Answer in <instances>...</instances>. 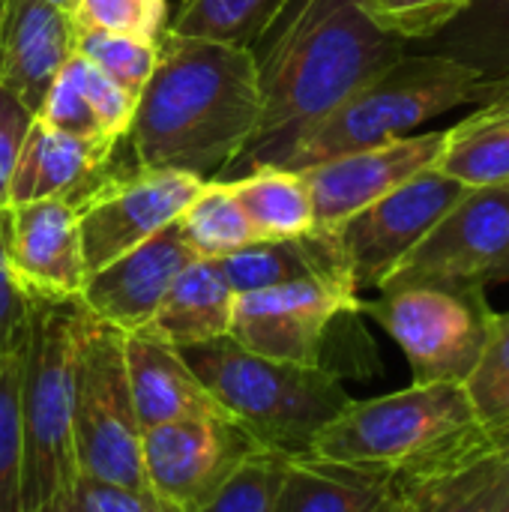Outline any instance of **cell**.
<instances>
[{"mask_svg":"<svg viewBox=\"0 0 509 512\" xmlns=\"http://www.w3.org/2000/svg\"><path fill=\"white\" fill-rule=\"evenodd\" d=\"M258 120V66L249 48L165 30L126 138L138 168L210 183L252 144Z\"/></svg>","mask_w":509,"mask_h":512,"instance_id":"obj_1","label":"cell"},{"mask_svg":"<svg viewBox=\"0 0 509 512\" xmlns=\"http://www.w3.org/2000/svg\"><path fill=\"white\" fill-rule=\"evenodd\" d=\"M252 54L261 120L249 147L291 138L330 114L402 57L405 42L372 21L363 0H288Z\"/></svg>","mask_w":509,"mask_h":512,"instance_id":"obj_2","label":"cell"},{"mask_svg":"<svg viewBox=\"0 0 509 512\" xmlns=\"http://www.w3.org/2000/svg\"><path fill=\"white\" fill-rule=\"evenodd\" d=\"M480 102H486V87L477 69L447 54L405 51L330 114L291 138H267L249 147L228 171L285 168L300 174L327 159L405 138L432 117Z\"/></svg>","mask_w":509,"mask_h":512,"instance_id":"obj_3","label":"cell"},{"mask_svg":"<svg viewBox=\"0 0 509 512\" xmlns=\"http://www.w3.org/2000/svg\"><path fill=\"white\" fill-rule=\"evenodd\" d=\"M509 450L477 420L465 384H414L375 399H351L306 453L384 468L399 477L453 474Z\"/></svg>","mask_w":509,"mask_h":512,"instance_id":"obj_4","label":"cell"},{"mask_svg":"<svg viewBox=\"0 0 509 512\" xmlns=\"http://www.w3.org/2000/svg\"><path fill=\"white\" fill-rule=\"evenodd\" d=\"M180 354L234 423L279 453H306L351 402L333 369L267 360L228 336L180 348Z\"/></svg>","mask_w":509,"mask_h":512,"instance_id":"obj_5","label":"cell"},{"mask_svg":"<svg viewBox=\"0 0 509 512\" xmlns=\"http://www.w3.org/2000/svg\"><path fill=\"white\" fill-rule=\"evenodd\" d=\"M87 318L81 300H33L21 342V426L24 474L21 512L36 510L57 492L75 486L72 447L75 348Z\"/></svg>","mask_w":509,"mask_h":512,"instance_id":"obj_6","label":"cell"},{"mask_svg":"<svg viewBox=\"0 0 509 512\" xmlns=\"http://www.w3.org/2000/svg\"><path fill=\"white\" fill-rule=\"evenodd\" d=\"M141 435L123 333L87 312L75 348L72 447L78 474L150 492L141 468Z\"/></svg>","mask_w":509,"mask_h":512,"instance_id":"obj_7","label":"cell"},{"mask_svg":"<svg viewBox=\"0 0 509 512\" xmlns=\"http://www.w3.org/2000/svg\"><path fill=\"white\" fill-rule=\"evenodd\" d=\"M509 279V180L474 186L396 264L378 291H486Z\"/></svg>","mask_w":509,"mask_h":512,"instance_id":"obj_8","label":"cell"},{"mask_svg":"<svg viewBox=\"0 0 509 512\" xmlns=\"http://www.w3.org/2000/svg\"><path fill=\"white\" fill-rule=\"evenodd\" d=\"M405 351L414 384H465L477 369L495 309L486 291L396 288L360 303Z\"/></svg>","mask_w":509,"mask_h":512,"instance_id":"obj_9","label":"cell"},{"mask_svg":"<svg viewBox=\"0 0 509 512\" xmlns=\"http://www.w3.org/2000/svg\"><path fill=\"white\" fill-rule=\"evenodd\" d=\"M360 303L354 285L327 279L246 291L234 300L228 339L267 360L324 366V345L333 324L360 315Z\"/></svg>","mask_w":509,"mask_h":512,"instance_id":"obj_10","label":"cell"},{"mask_svg":"<svg viewBox=\"0 0 509 512\" xmlns=\"http://www.w3.org/2000/svg\"><path fill=\"white\" fill-rule=\"evenodd\" d=\"M201 186L204 180L180 171L117 165L111 177L78 207V234L87 273L102 270L114 258L177 222Z\"/></svg>","mask_w":509,"mask_h":512,"instance_id":"obj_11","label":"cell"},{"mask_svg":"<svg viewBox=\"0 0 509 512\" xmlns=\"http://www.w3.org/2000/svg\"><path fill=\"white\" fill-rule=\"evenodd\" d=\"M465 189L468 186L432 165L333 228L354 288L360 294L378 288Z\"/></svg>","mask_w":509,"mask_h":512,"instance_id":"obj_12","label":"cell"},{"mask_svg":"<svg viewBox=\"0 0 509 512\" xmlns=\"http://www.w3.org/2000/svg\"><path fill=\"white\" fill-rule=\"evenodd\" d=\"M258 450L264 444L234 420L162 423L141 435L144 483L162 504L195 512Z\"/></svg>","mask_w":509,"mask_h":512,"instance_id":"obj_13","label":"cell"},{"mask_svg":"<svg viewBox=\"0 0 509 512\" xmlns=\"http://www.w3.org/2000/svg\"><path fill=\"white\" fill-rule=\"evenodd\" d=\"M441 150H444V129L405 135L300 171L312 195L315 228L318 231L339 228L363 207L390 195L420 171L438 165Z\"/></svg>","mask_w":509,"mask_h":512,"instance_id":"obj_14","label":"cell"},{"mask_svg":"<svg viewBox=\"0 0 509 512\" xmlns=\"http://www.w3.org/2000/svg\"><path fill=\"white\" fill-rule=\"evenodd\" d=\"M192 261H198L195 249L186 243L180 222H171L102 270L87 273L78 300L99 324L120 333L144 330L174 279Z\"/></svg>","mask_w":509,"mask_h":512,"instance_id":"obj_15","label":"cell"},{"mask_svg":"<svg viewBox=\"0 0 509 512\" xmlns=\"http://www.w3.org/2000/svg\"><path fill=\"white\" fill-rule=\"evenodd\" d=\"M9 261L33 300H78L87 279L78 207L63 198L9 204Z\"/></svg>","mask_w":509,"mask_h":512,"instance_id":"obj_16","label":"cell"},{"mask_svg":"<svg viewBox=\"0 0 509 512\" xmlns=\"http://www.w3.org/2000/svg\"><path fill=\"white\" fill-rule=\"evenodd\" d=\"M75 54L72 15L48 0H0V84L33 114Z\"/></svg>","mask_w":509,"mask_h":512,"instance_id":"obj_17","label":"cell"},{"mask_svg":"<svg viewBox=\"0 0 509 512\" xmlns=\"http://www.w3.org/2000/svg\"><path fill=\"white\" fill-rule=\"evenodd\" d=\"M114 153V141L72 138L36 117L9 180V204L63 198L81 207L117 168Z\"/></svg>","mask_w":509,"mask_h":512,"instance_id":"obj_18","label":"cell"},{"mask_svg":"<svg viewBox=\"0 0 509 512\" xmlns=\"http://www.w3.org/2000/svg\"><path fill=\"white\" fill-rule=\"evenodd\" d=\"M123 348L141 429L174 420H234L192 372L180 348L147 330L123 333Z\"/></svg>","mask_w":509,"mask_h":512,"instance_id":"obj_19","label":"cell"},{"mask_svg":"<svg viewBox=\"0 0 509 512\" xmlns=\"http://www.w3.org/2000/svg\"><path fill=\"white\" fill-rule=\"evenodd\" d=\"M396 483L399 474L384 468L291 453L273 512H375Z\"/></svg>","mask_w":509,"mask_h":512,"instance_id":"obj_20","label":"cell"},{"mask_svg":"<svg viewBox=\"0 0 509 512\" xmlns=\"http://www.w3.org/2000/svg\"><path fill=\"white\" fill-rule=\"evenodd\" d=\"M219 267L231 282L234 294L276 288L288 282H306V279L354 285L333 231H318V228L300 237L258 240L234 255L219 258Z\"/></svg>","mask_w":509,"mask_h":512,"instance_id":"obj_21","label":"cell"},{"mask_svg":"<svg viewBox=\"0 0 509 512\" xmlns=\"http://www.w3.org/2000/svg\"><path fill=\"white\" fill-rule=\"evenodd\" d=\"M234 300L237 294L219 261L198 258L174 279L144 330L174 348L204 345L228 336Z\"/></svg>","mask_w":509,"mask_h":512,"instance_id":"obj_22","label":"cell"},{"mask_svg":"<svg viewBox=\"0 0 509 512\" xmlns=\"http://www.w3.org/2000/svg\"><path fill=\"white\" fill-rule=\"evenodd\" d=\"M438 168L462 186L509 180V93L480 102L465 120L444 129Z\"/></svg>","mask_w":509,"mask_h":512,"instance_id":"obj_23","label":"cell"},{"mask_svg":"<svg viewBox=\"0 0 509 512\" xmlns=\"http://www.w3.org/2000/svg\"><path fill=\"white\" fill-rule=\"evenodd\" d=\"M429 42L435 54L480 72L486 102L509 93V0H474Z\"/></svg>","mask_w":509,"mask_h":512,"instance_id":"obj_24","label":"cell"},{"mask_svg":"<svg viewBox=\"0 0 509 512\" xmlns=\"http://www.w3.org/2000/svg\"><path fill=\"white\" fill-rule=\"evenodd\" d=\"M225 183L261 240L300 237L315 228L312 195L303 174L285 168H255Z\"/></svg>","mask_w":509,"mask_h":512,"instance_id":"obj_25","label":"cell"},{"mask_svg":"<svg viewBox=\"0 0 509 512\" xmlns=\"http://www.w3.org/2000/svg\"><path fill=\"white\" fill-rule=\"evenodd\" d=\"M288 0H180L168 21V33L255 48L273 27Z\"/></svg>","mask_w":509,"mask_h":512,"instance_id":"obj_26","label":"cell"},{"mask_svg":"<svg viewBox=\"0 0 509 512\" xmlns=\"http://www.w3.org/2000/svg\"><path fill=\"white\" fill-rule=\"evenodd\" d=\"M177 222L198 258L219 261L261 240L225 180L204 183Z\"/></svg>","mask_w":509,"mask_h":512,"instance_id":"obj_27","label":"cell"},{"mask_svg":"<svg viewBox=\"0 0 509 512\" xmlns=\"http://www.w3.org/2000/svg\"><path fill=\"white\" fill-rule=\"evenodd\" d=\"M483 429L509 447V312H495L483 357L465 381Z\"/></svg>","mask_w":509,"mask_h":512,"instance_id":"obj_28","label":"cell"},{"mask_svg":"<svg viewBox=\"0 0 509 512\" xmlns=\"http://www.w3.org/2000/svg\"><path fill=\"white\" fill-rule=\"evenodd\" d=\"M21 348L0 357V512H21Z\"/></svg>","mask_w":509,"mask_h":512,"instance_id":"obj_29","label":"cell"},{"mask_svg":"<svg viewBox=\"0 0 509 512\" xmlns=\"http://www.w3.org/2000/svg\"><path fill=\"white\" fill-rule=\"evenodd\" d=\"M75 54H81L90 66L105 72L135 99L153 75L159 42H141L120 33L105 30H75Z\"/></svg>","mask_w":509,"mask_h":512,"instance_id":"obj_30","label":"cell"},{"mask_svg":"<svg viewBox=\"0 0 509 512\" xmlns=\"http://www.w3.org/2000/svg\"><path fill=\"white\" fill-rule=\"evenodd\" d=\"M288 456L291 453H279L270 447L252 453L225 480V486L195 512H273Z\"/></svg>","mask_w":509,"mask_h":512,"instance_id":"obj_31","label":"cell"},{"mask_svg":"<svg viewBox=\"0 0 509 512\" xmlns=\"http://www.w3.org/2000/svg\"><path fill=\"white\" fill-rule=\"evenodd\" d=\"M75 30H105L159 42L168 27V0H75Z\"/></svg>","mask_w":509,"mask_h":512,"instance_id":"obj_32","label":"cell"},{"mask_svg":"<svg viewBox=\"0 0 509 512\" xmlns=\"http://www.w3.org/2000/svg\"><path fill=\"white\" fill-rule=\"evenodd\" d=\"M471 3L474 0H363V9L381 30L399 36L402 42H429Z\"/></svg>","mask_w":509,"mask_h":512,"instance_id":"obj_33","label":"cell"},{"mask_svg":"<svg viewBox=\"0 0 509 512\" xmlns=\"http://www.w3.org/2000/svg\"><path fill=\"white\" fill-rule=\"evenodd\" d=\"M36 117L63 132V135H72V138H105L99 132V123L93 117V108L84 96V87H81V72H78V54H72L66 60V66L60 69V75L54 78L51 90L45 93V102L42 108L36 111ZM111 141V138H105ZM117 144V141H114Z\"/></svg>","mask_w":509,"mask_h":512,"instance_id":"obj_34","label":"cell"},{"mask_svg":"<svg viewBox=\"0 0 509 512\" xmlns=\"http://www.w3.org/2000/svg\"><path fill=\"white\" fill-rule=\"evenodd\" d=\"M509 489V450L471 465L435 512H495Z\"/></svg>","mask_w":509,"mask_h":512,"instance_id":"obj_35","label":"cell"},{"mask_svg":"<svg viewBox=\"0 0 509 512\" xmlns=\"http://www.w3.org/2000/svg\"><path fill=\"white\" fill-rule=\"evenodd\" d=\"M33 315V297L21 288L9 261V204L0 207V357L21 348Z\"/></svg>","mask_w":509,"mask_h":512,"instance_id":"obj_36","label":"cell"},{"mask_svg":"<svg viewBox=\"0 0 509 512\" xmlns=\"http://www.w3.org/2000/svg\"><path fill=\"white\" fill-rule=\"evenodd\" d=\"M78 72H81L84 96H87V102L93 108L96 123H99V132L120 144L129 135L138 99L132 93H126L117 81H111L105 72L90 66L81 54H78Z\"/></svg>","mask_w":509,"mask_h":512,"instance_id":"obj_37","label":"cell"},{"mask_svg":"<svg viewBox=\"0 0 509 512\" xmlns=\"http://www.w3.org/2000/svg\"><path fill=\"white\" fill-rule=\"evenodd\" d=\"M72 492H75V501H78L81 512H177L150 492L126 489V486L93 480L84 474L75 477Z\"/></svg>","mask_w":509,"mask_h":512,"instance_id":"obj_38","label":"cell"},{"mask_svg":"<svg viewBox=\"0 0 509 512\" xmlns=\"http://www.w3.org/2000/svg\"><path fill=\"white\" fill-rule=\"evenodd\" d=\"M36 114L0 84V207L9 204V180Z\"/></svg>","mask_w":509,"mask_h":512,"instance_id":"obj_39","label":"cell"},{"mask_svg":"<svg viewBox=\"0 0 509 512\" xmlns=\"http://www.w3.org/2000/svg\"><path fill=\"white\" fill-rule=\"evenodd\" d=\"M465 471L468 468L453 474H432V477H399L396 489L375 512H435Z\"/></svg>","mask_w":509,"mask_h":512,"instance_id":"obj_40","label":"cell"},{"mask_svg":"<svg viewBox=\"0 0 509 512\" xmlns=\"http://www.w3.org/2000/svg\"><path fill=\"white\" fill-rule=\"evenodd\" d=\"M30 512H81L78 501H75V492L66 489V492H57L54 498H48L45 504H39L36 510Z\"/></svg>","mask_w":509,"mask_h":512,"instance_id":"obj_41","label":"cell"},{"mask_svg":"<svg viewBox=\"0 0 509 512\" xmlns=\"http://www.w3.org/2000/svg\"><path fill=\"white\" fill-rule=\"evenodd\" d=\"M48 3H54V6H60V9H66V12L75 9V0H48Z\"/></svg>","mask_w":509,"mask_h":512,"instance_id":"obj_42","label":"cell"},{"mask_svg":"<svg viewBox=\"0 0 509 512\" xmlns=\"http://www.w3.org/2000/svg\"><path fill=\"white\" fill-rule=\"evenodd\" d=\"M495 512H509V489H507V495H504V501H501V507Z\"/></svg>","mask_w":509,"mask_h":512,"instance_id":"obj_43","label":"cell"}]
</instances>
